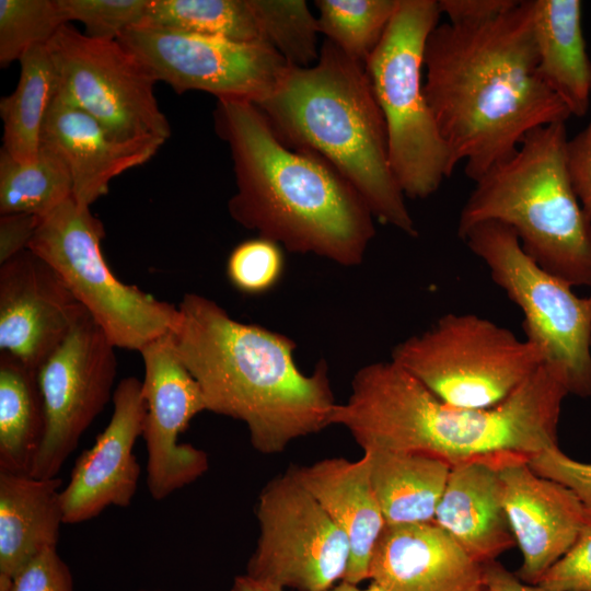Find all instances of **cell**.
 <instances>
[{
    "instance_id": "3957f363",
    "label": "cell",
    "mask_w": 591,
    "mask_h": 591,
    "mask_svg": "<svg viewBox=\"0 0 591 591\" xmlns=\"http://www.w3.org/2000/svg\"><path fill=\"white\" fill-rule=\"evenodd\" d=\"M213 121L233 162L236 192L228 204L233 220L292 253L345 267L363 262L375 219L331 163L287 147L250 101L218 100Z\"/></svg>"
},
{
    "instance_id": "cb8c5ba5",
    "label": "cell",
    "mask_w": 591,
    "mask_h": 591,
    "mask_svg": "<svg viewBox=\"0 0 591 591\" xmlns=\"http://www.w3.org/2000/svg\"><path fill=\"white\" fill-rule=\"evenodd\" d=\"M537 73L571 116L591 107V60L580 0H532Z\"/></svg>"
},
{
    "instance_id": "60d3db41",
    "label": "cell",
    "mask_w": 591,
    "mask_h": 591,
    "mask_svg": "<svg viewBox=\"0 0 591 591\" xmlns=\"http://www.w3.org/2000/svg\"><path fill=\"white\" fill-rule=\"evenodd\" d=\"M484 586L489 591H546L537 584L523 582L498 560L483 564Z\"/></svg>"
},
{
    "instance_id": "f6af8a7d",
    "label": "cell",
    "mask_w": 591,
    "mask_h": 591,
    "mask_svg": "<svg viewBox=\"0 0 591 591\" xmlns=\"http://www.w3.org/2000/svg\"><path fill=\"white\" fill-rule=\"evenodd\" d=\"M480 591H489L486 587H484Z\"/></svg>"
},
{
    "instance_id": "7a4b0ae2",
    "label": "cell",
    "mask_w": 591,
    "mask_h": 591,
    "mask_svg": "<svg viewBox=\"0 0 591 591\" xmlns=\"http://www.w3.org/2000/svg\"><path fill=\"white\" fill-rule=\"evenodd\" d=\"M568 392L542 364L502 403L484 409L449 405L392 360L360 368L332 425L345 427L363 452H417L451 467L489 460H526L558 447Z\"/></svg>"
},
{
    "instance_id": "f35d334b",
    "label": "cell",
    "mask_w": 591,
    "mask_h": 591,
    "mask_svg": "<svg viewBox=\"0 0 591 591\" xmlns=\"http://www.w3.org/2000/svg\"><path fill=\"white\" fill-rule=\"evenodd\" d=\"M39 221L30 213L0 215V265L28 248Z\"/></svg>"
},
{
    "instance_id": "d6986e66",
    "label": "cell",
    "mask_w": 591,
    "mask_h": 591,
    "mask_svg": "<svg viewBox=\"0 0 591 591\" xmlns=\"http://www.w3.org/2000/svg\"><path fill=\"white\" fill-rule=\"evenodd\" d=\"M369 580L382 591H480L483 566L434 522L385 524Z\"/></svg>"
},
{
    "instance_id": "8992f818",
    "label": "cell",
    "mask_w": 591,
    "mask_h": 591,
    "mask_svg": "<svg viewBox=\"0 0 591 591\" xmlns=\"http://www.w3.org/2000/svg\"><path fill=\"white\" fill-rule=\"evenodd\" d=\"M567 139L565 123L528 134L513 155L474 182L457 235L483 222L503 223L543 269L571 287H591V218L567 172Z\"/></svg>"
},
{
    "instance_id": "1f68e13d",
    "label": "cell",
    "mask_w": 591,
    "mask_h": 591,
    "mask_svg": "<svg viewBox=\"0 0 591 591\" xmlns=\"http://www.w3.org/2000/svg\"><path fill=\"white\" fill-rule=\"evenodd\" d=\"M67 24L57 0H0V65L7 67L31 48L47 45Z\"/></svg>"
},
{
    "instance_id": "5b68a950",
    "label": "cell",
    "mask_w": 591,
    "mask_h": 591,
    "mask_svg": "<svg viewBox=\"0 0 591 591\" xmlns=\"http://www.w3.org/2000/svg\"><path fill=\"white\" fill-rule=\"evenodd\" d=\"M255 105L287 147L331 163L375 220L418 235L391 167L385 120L362 62L325 39L314 65L289 66Z\"/></svg>"
},
{
    "instance_id": "4dcf8cb0",
    "label": "cell",
    "mask_w": 591,
    "mask_h": 591,
    "mask_svg": "<svg viewBox=\"0 0 591 591\" xmlns=\"http://www.w3.org/2000/svg\"><path fill=\"white\" fill-rule=\"evenodd\" d=\"M265 42L293 67L318 59L317 19L304 0H252Z\"/></svg>"
},
{
    "instance_id": "6da1fadb",
    "label": "cell",
    "mask_w": 591,
    "mask_h": 591,
    "mask_svg": "<svg viewBox=\"0 0 591 591\" xmlns=\"http://www.w3.org/2000/svg\"><path fill=\"white\" fill-rule=\"evenodd\" d=\"M424 68L439 131L474 182L513 155L532 130L571 117L537 73L532 0L487 21L438 24Z\"/></svg>"
},
{
    "instance_id": "7bdbcfd3",
    "label": "cell",
    "mask_w": 591,
    "mask_h": 591,
    "mask_svg": "<svg viewBox=\"0 0 591 591\" xmlns=\"http://www.w3.org/2000/svg\"><path fill=\"white\" fill-rule=\"evenodd\" d=\"M324 591H382L374 583H370L367 588H360L359 584H352L346 581H340L336 586Z\"/></svg>"
},
{
    "instance_id": "8fae6325",
    "label": "cell",
    "mask_w": 591,
    "mask_h": 591,
    "mask_svg": "<svg viewBox=\"0 0 591 591\" xmlns=\"http://www.w3.org/2000/svg\"><path fill=\"white\" fill-rule=\"evenodd\" d=\"M56 94L124 142L164 143L171 126L154 95L158 82L118 40L86 36L69 23L47 44Z\"/></svg>"
},
{
    "instance_id": "f546056e",
    "label": "cell",
    "mask_w": 591,
    "mask_h": 591,
    "mask_svg": "<svg viewBox=\"0 0 591 591\" xmlns=\"http://www.w3.org/2000/svg\"><path fill=\"white\" fill-rule=\"evenodd\" d=\"M397 4L398 0H316L318 32L366 65Z\"/></svg>"
},
{
    "instance_id": "7c38bea8",
    "label": "cell",
    "mask_w": 591,
    "mask_h": 591,
    "mask_svg": "<svg viewBox=\"0 0 591 591\" xmlns=\"http://www.w3.org/2000/svg\"><path fill=\"white\" fill-rule=\"evenodd\" d=\"M256 518L259 535L246 575L297 591H324L344 580L348 541L291 468L262 489Z\"/></svg>"
},
{
    "instance_id": "44dd1931",
    "label": "cell",
    "mask_w": 591,
    "mask_h": 591,
    "mask_svg": "<svg viewBox=\"0 0 591 591\" xmlns=\"http://www.w3.org/2000/svg\"><path fill=\"white\" fill-rule=\"evenodd\" d=\"M290 468L348 541L350 556L343 581L368 580L370 559L385 526L371 486L369 455L356 461L328 457Z\"/></svg>"
},
{
    "instance_id": "603a6c76",
    "label": "cell",
    "mask_w": 591,
    "mask_h": 591,
    "mask_svg": "<svg viewBox=\"0 0 591 591\" xmlns=\"http://www.w3.org/2000/svg\"><path fill=\"white\" fill-rule=\"evenodd\" d=\"M62 480L0 471V591L36 555L57 547Z\"/></svg>"
},
{
    "instance_id": "b9f144b4",
    "label": "cell",
    "mask_w": 591,
    "mask_h": 591,
    "mask_svg": "<svg viewBox=\"0 0 591 591\" xmlns=\"http://www.w3.org/2000/svg\"><path fill=\"white\" fill-rule=\"evenodd\" d=\"M230 591H288L285 588L264 582L248 575L236 576L233 579Z\"/></svg>"
},
{
    "instance_id": "ab89813d",
    "label": "cell",
    "mask_w": 591,
    "mask_h": 591,
    "mask_svg": "<svg viewBox=\"0 0 591 591\" xmlns=\"http://www.w3.org/2000/svg\"><path fill=\"white\" fill-rule=\"evenodd\" d=\"M451 23H476L499 16L518 5V0H438Z\"/></svg>"
},
{
    "instance_id": "7402d4cb",
    "label": "cell",
    "mask_w": 591,
    "mask_h": 591,
    "mask_svg": "<svg viewBox=\"0 0 591 591\" xmlns=\"http://www.w3.org/2000/svg\"><path fill=\"white\" fill-rule=\"evenodd\" d=\"M503 463L476 460L452 466L436 510L434 523L480 565L517 544L502 499Z\"/></svg>"
},
{
    "instance_id": "30bf717a",
    "label": "cell",
    "mask_w": 591,
    "mask_h": 591,
    "mask_svg": "<svg viewBox=\"0 0 591 591\" xmlns=\"http://www.w3.org/2000/svg\"><path fill=\"white\" fill-rule=\"evenodd\" d=\"M104 235L90 207L71 197L40 218L28 248L61 276L115 348L140 351L174 328L178 309L120 281L103 256Z\"/></svg>"
},
{
    "instance_id": "4fadbf2b",
    "label": "cell",
    "mask_w": 591,
    "mask_h": 591,
    "mask_svg": "<svg viewBox=\"0 0 591 591\" xmlns=\"http://www.w3.org/2000/svg\"><path fill=\"white\" fill-rule=\"evenodd\" d=\"M176 93L202 91L254 104L264 100L289 68L267 44H246L149 25L117 39Z\"/></svg>"
},
{
    "instance_id": "e575fe53",
    "label": "cell",
    "mask_w": 591,
    "mask_h": 591,
    "mask_svg": "<svg viewBox=\"0 0 591 591\" xmlns=\"http://www.w3.org/2000/svg\"><path fill=\"white\" fill-rule=\"evenodd\" d=\"M529 465L536 474L573 491L591 514V463L573 460L554 447L533 455Z\"/></svg>"
},
{
    "instance_id": "ac0fdd59",
    "label": "cell",
    "mask_w": 591,
    "mask_h": 591,
    "mask_svg": "<svg viewBox=\"0 0 591 591\" xmlns=\"http://www.w3.org/2000/svg\"><path fill=\"white\" fill-rule=\"evenodd\" d=\"M112 399L109 422L78 457L61 490L66 524L89 521L108 507H129L137 491L140 465L134 448L146 417L142 382L135 376L120 380Z\"/></svg>"
},
{
    "instance_id": "d6a6232c",
    "label": "cell",
    "mask_w": 591,
    "mask_h": 591,
    "mask_svg": "<svg viewBox=\"0 0 591 591\" xmlns=\"http://www.w3.org/2000/svg\"><path fill=\"white\" fill-rule=\"evenodd\" d=\"M285 271L281 246L266 237H254L237 244L227 262V276L241 293L259 296L270 291Z\"/></svg>"
},
{
    "instance_id": "f1b7e54d",
    "label": "cell",
    "mask_w": 591,
    "mask_h": 591,
    "mask_svg": "<svg viewBox=\"0 0 591 591\" xmlns=\"http://www.w3.org/2000/svg\"><path fill=\"white\" fill-rule=\"evenodd\" d=\"M72 197V179L63 161L40 147L36 160L22 163L0 151V215L43 218Z\"/></svg>"
},
{
    "instance_id": "ee69618b",
    "label": "cell",
    "mask_w": 591,
    "mask_h": 591,
    "mask_svg": "<svg viewBox=\"0 0 591 591\" xmlns=\"http://www.w3.org/2000/svg\"><path fill=\"white\" fill-rule=\"evenodd\" d=\"M138 591H165V590H151V589H143V590H138Z\"/></svg>"
},
{
    "instance_id": "277c9868",
    "label": "cell",
    "mask_w": 591,
    "mask_h": 591,
    "mask_svg": "<svg viewBox=\"0 0 591 591\" xmlns=\"http://www.w3.org/2000/svg\"><path fill=\"white\" fill-rule=\"evenodd\" d=\"M177 309L175 348L206 409L243 421L256 451L281 453L332 425L337 403L324 361L305 374L290 337L239 322L201 294H185Z\"/></svg>"
},
{
    "instance_id": "484cf974",
    "label": "cell",
    "mask_w": 591,
    "mask_h": 591,
    "mask_svg": "<svg viewBox=\"0 0 591 591\" xmlns=\"http://www.w3.org/2000/svg\"><path fill=\"white\" fill-rule=\"evenodd\" d=\"M45 429L37 371L0 352V471L30 474Z\"/></svg>"
},
{
    "instance_id": "83f0119b",
    "label": "cell",
    "mask_w": 591,
    "mask_h": 591,
    "mask_svg": "<svg viewBox=\"0 0 591 591\" xmlns=\"http://www.w3.org/2000/svg\"><path fill=\"white\" fill-rule=\"evenodd\" d=\"M141 24L236 43L267 44L252 0H150Z\"/></svg>"
},
{
    "instance_id": "52a82bcc",
    "label": "cell",
    "mask_w": 591,
    "mask_h": 591,
    "mask_svg": "<svg viewBox=\"0 0 591 591\" xmlns=\"http://www.w3.org/2000/svg\"><path fill=\"white\" fill-rule=\"evenodd\" d=\"M440 15L438 0H398L364 65L385 120L392 171L412 199L436 193L456 166L424 93L425 45Z\"/></svg>"
},
{
    "instance_id": "9a60e30c",
    "label": "cell",
    "mask_w": 591,
    "mask_h": 591,
    "mask_svg": "<svg viewBox=\"0 0 591 591\" xmlns=\"http://www.w3.org/2000/svg\"><path fill=\"white\" fill-rule=\"evenodd\" d=\"M139 352L144 367L141 437L148 454L147 486L154 500H163L209 468L204 450L178 441L192 419L207 409L197 381L176 351L172 331L149 341Z\"/></svg>"
},
{
    "instance_id": "e0dca14e",
    "label": "cell",
    "mask_w": 591,
    "mask_h": 591,
    "mask_svg": "<svg viewBox=\"0 0 591 591\" xmlns=\"http://www.w3.org/2000/svg\"><path fill=\"white\" fill-rule=\"evenodd\" d=\"M499 475L505 510L522 554L515 575L537 584L591 530V514L573 491L536 474L526 460L506 462Z\"/></svg>"
},
{
    "instance_id": "9c48e42d",
    "label": "cell",
    "mask_w": 591,
    "mask_h": 591,
    "mask_svg": "<svg viewBox=\"0 0 591 591\" xmlns=\"http://www.w3.org/2000/svg\"><path fill=\"white\" fill-rule=\"evenodd\" d=\"M462 240L520 309L525 340L541 351L543 366L568 394L590 397L591 293L576 296L569 283L535 263L503 223H479Z\"/></svg>"
},
{
    "instance_id": "ffe728a7",
    "label": "cell",
    "mask_w": 591,
    "mask_h": 591,
    "mask_svg": "<svg viewBox=\"0 0 591 591\" xmlns=\"http://www.w3.org/2000/svg\"><path fill=\"white\" fill-rule=\"evenodd\" d=\"M162 144L119 141L92 116L57 94L40 134V147L63 161L72 179V197L85 207L106 195L116 176L148 162Z\"/></svg>"
},
{
    "instance_id": "ba28073f",
    "label": "cell",
    "mask_w": 591,
    "mask_h": 591,
    "mask_svg": "<svg viewBox=\"0 0 591 591\" xmlns=\"http://www.w3.org/2000/svg\"><path fill=\"white\" fill-rule=\"evenodd\" d=\"M391 360L442 402L473 409L502 403L543 364L533 344L473 313L441 316Z\"/></svg>"
},
{
    "instance_id": "836d02e7",
    "label": "cell",
    "mask_w": 591,
    "mask_h": 591,
    "mask_svg": "<svg viewBox=\"0 0 591 591\" xmlns=\"http://www.w3.org/2000/svg\"><path fill=\"white\" fill-rule=\"evenodd\" d=\"M150 0H57L68 24L78 21L91 38L117 40L128 28L143 22Z\"/></svg>"
},
{
    "instance_id": "d4e9b609",
    "label": "cell",
    "mask_w": 591,
    "mask_h": 591,
    "mask_svg": "<svg viewBox=\"0 0 591 591\" xmlns=\"http://www.w3.org/2000/svg\"><path fill=\"white\" fill-rule=\"evenodd\" d=\"M371 486L385 524L434 522L451 466L417 452L367 451Z\"/></svg>"
},
{
    "instance_id": "4316f807",
    "label": "cell",
    "mask_w": 591,
    "mask_h": 591,
    "mask_svg": "<svg viewBox=\"0 0 591 591\" xmlns=\"http://www.w3.org/2000/svg\"><path fill=\"white\" fill-rule=\"evenodd\" d=\"M20 77L14 91L0 101L4 150L14 160H36L43 125L55 97L57 77L47 45L27 50L19 60Z\"/></svg>"
},
{
    "instance_id": "2e32d148",
    "label": "cell",
    "mask_w": 591,
    "mask_h": 591,
    "mask_svg": "<svg viewBox=\"0 0 591 591\" xmlns=\"http://www.w3.org/2000/svg\"><path fill=\"white\" fill-rule=\"evenodd\" d=\"M86 310L30 248L0 265V352L38 370Z\"/></svg>"
},
{
    "instance_id": "74e56055",
    "label": "cell",
    "mask_w": 591,
    "mask_h": 591,
    "mask_svg": "<svg viewBox=\"0 0 591 591\" xmlns=\"http://www.w3.org/2000/svg\"><path fill=\"white\" fill-rule=\"evenodd\" d=\"M565 161L572 188L591 218V120L565 146Z\"/></svg>"
},
{
    "instance_id": "8d00e7d4",
    "label": "cell",
    "mask_w": 591,
    "mask_h": 591,
    "mask_svg": "<svg viewBox=\"0 0 591 591\" xmlns=\"http://www.w3.org/2000/svg\"><path fill=\"white\" fill-rule=\"evenodd\" d=\"M546 591H591V530L537 583Z\"/></svg>"
},
{
    "instance_id": "5bb4252c",
    "label": "cell",
    "mask_w": 591,
    "mask_h": 591,
    "mask_svg": "<svg viewBox=\"0 0 591 591\" xmlns=\"http://www.w3.org/2000/svg\"><path fill=\"white\" fill-rule=\"evenodd\" d=\"M115 346L85 311L37 370L46 429L30 475L54 478L113 397Z\"/></svg>"
},
{
    "instance_id": "d590c367",
    "label": "cell",
    "mask_w": 591,
    "mask_h": 591,
    "mask_svg": "<svg viewBox=\"0 0 591 591\" xmlns=\"http://www.w3.org/2000/svg\"><path fill=\"white\" fill-rule=\"evenodd\" d=\"M3 591H74V587L68 565L51 547L32 558Z\"/></svg>"
}]
</instances>
